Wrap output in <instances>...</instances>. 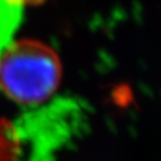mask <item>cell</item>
I'll use <instances>...</instances> for the list:
<instances>
[{"mask_svg": "<svg viewBox=\"0 0 161 161\" xmlns=\"http://www.w3.org/2000/svg\"><path fill=\"white\" fill-rule=\"evenodd\" d=\"M61 80V58L42 41L13 39L0 53V92L17 104L46 102L56 93Z\"/></svg>", "mask_w": 161, "mask_h": 161, "instance_id": "1", "label": "cell"}, {"mask_svg": "<svg viewBox=\"0 0 161 161\" xmlns=\"http://www.w3.org/2000/svg\"><path fill=\"white\" fill-rule=\"evenodd\" d=\"M45 2V0H24L25 5H39L42 4Z\"/></svg>", "mask_w": 161, "mask_h": 161, "instance_id": "3", "label": "cell"}, {"mask_svg": "<svg viewBox=\"0 0 161 161\" xmlns=\"http://www.w3.org/2000/svg\"><path fill=\"white\" fill-rule=\"evenodd\" d=\"M24 8V0H0V53L14 39Z\"/></svg>", "mask_w": 161, "mask_h": 161, "instance_id": "2", "label": "cell"}]
</instances>
